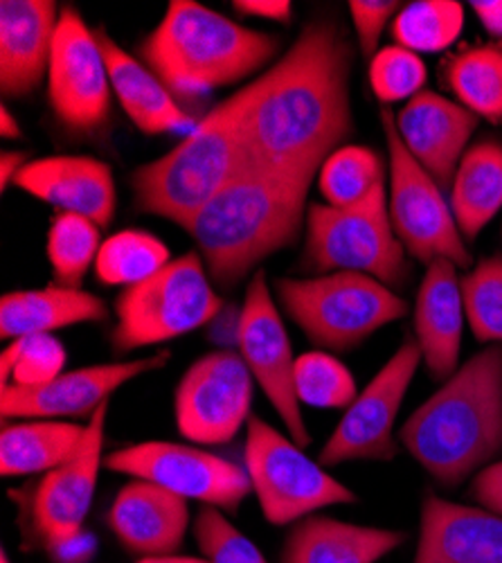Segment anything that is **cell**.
I'll return each mask as SVG.
<instances>
[{"instance_id":"1","label":"cell","mask_w":502,"mask_h":563,"mask_svg":"<svg viewBox=\"0 0 502 563\" xmlns=\"http://www.w3.org/2000/svg\"><path fill=\"white\" fill-rule=\"evenodd\" d=\"M354 45L334 21H311L282 62L257 77L244 115L250 167L309 183L354 133Z\"/></svg>"},{"instance_id":"2","label":"cell","mask_w":502,"mask_h":563,"mask_svg":"<svg viewBox=\"0 0 502 563\" xmlns=\"http://www.w3.org/2000/svg\"><path fill=\"white\" fill-rule=\"evenodd\" d=\"M399 442L444 487L502 455V345L471 356L408 417Z\"/></svg>"},{"instance_id":"3","label":"cell","mask_w":502,"mask_h":563,"mask_svg":"<svg viewBox=\"0 0 502 563\" xmlns=\"http://www.w3.org/2000/svg\"><path fill=\"white\" fill-rule=\"evenodd\" d=\"M309 187L248 167L186 225L219 287H235L257 264L298 240Z\"/></svg>"},{"instance_id":"4","label":"cell","mask_w":502,"mask_h":563,"mask_svg":"<svg viewBox=\"0 0 502 563\" xmlns=\"http://www.w3.org/2000/svg\"><path fill=\"white\" fill-rule=\"evenodd\" d=\"M278 48V36L244 27L197 0H171L165 19L138 45V55L176 102H192L246 79Z\"/></svg>"},{"instance_id":"5","label":"cell","mask_w":502,"mask_h":563,"mask_svg":"<svg viewBox=\"0 0 502 563\" xmlns=\"http://www.w3.org/2000/svg\"><path fill=\"white\" fill-rule=\"evenodd\" d=\"M257 79L221 102L165 156L131 174L133 206L186 228L225 185L250 167L244 145V115Z\"/></svg>"},{"instance_id":"6","label":"cell","mask_w":502,"mask_h":563,"mask_svg":"<svg viewBox=\"0 0 502 563\" xmlns=\"http://www.w3.org/2000/svg\"><path fill=\"white\" fill-rule=\"evenodd\" d=\"M276 291L287 316L317 350L349 352L408 313L403 298L362 273L280 277Z\"/></svg>"},{"instance_id":"7","label":"cell","mask_w":502,"mask_h":563,"mask_svg":"<svg viewBox=\"0 0 502 563\" xmlns=\"http://www.w3.org/2000/svg\"><path fill=\"white\" fill-rule=\"evenodd\" d=\"M302 260L309 271L362 273L386 287H403L413 268L390 221L386 180L356 206H311Z\"/></svg>"},{"instance_id":"8","label":"cell","mask_w":502,"mask_h":563,"mask_svg":"<svg viewBox=\"0 0 502 563\" xmlns=\"http://www.w3.org/2000/svg\"><path fill=\"white\" fill-rule=\"evenodd\" d=\"M221 307L201 257L188 253L118 296L113 350L126 354L186 336L214 320Z\"/></svg>"},{"instance_id":"9","label":"cell","mask_w":502,"mask_h":563,"mask_svg":"<svg viewBox=\"0 0 502 563\" xmlns=\"http://www.w3.org/2000/svg\"><path fill=\"white\" fill-rule=\"evenodd\" d=\"M246 472L264 519L272 526L298 523L317 509L356 503V494L304 455L291 438L257 415L248 419Z\"/></svg>"},{"instance_id":"10","label":"cell","mask_w":502,"mask_h":563,"mask_svg":"<svg viewBox=\"0 0 502 563\" xmlns=\"http://www.w3.org/2000/svg\"><path fill=\"white\" fill-rule=\"evenodd\" d=\"M381 122L390 152L388 212L397 240L410 257L426 266L437 260H448L458 268H469L473 257L442 195V187L403 147L394 115L383 109Z\"/></svg>"},{"instance_id":"11","label":"cell","mask_w":502,"mask_h":563,"mask_svg":"<svg viewBox=\"0 0 502 563\" xmlns=\"http://www.w3.org/2000/svg\"><path fill=\"white\" fill-rule=\"evenodd\" d=\"M104 466L109 472L154 483L180 498L199 500L231 514H237L253 494L246 468L186 444L160 440L131 444L109 453Z\"/></svg>"},{"instance_id":"12","label":"cell","mask_w":502,"mask_h":563,"mask_svg":"<svg viewBox=\"0 0 502 563\" xmlns=\"http://www.w3.org/2000/svg\"><path fill=\"white\" fill-rule=\"evenodd\" d=\"M424 356L417 341H403L392 358L365 386L354 404L345 410L341 424L321 451L323 466L345 462H390L399 446L394 440V421L405 393L413 384Z\"/></svg>"},{"instance_id":"13","label":"cell","mask_w":502,"mask_h":563,"mask_svg":"<svg viewBox=\"0 0 502 563\" xmlns=\"http://www.w3.org/2000/svg\"><path fill=\"white\" fill-rule=\"evenodd\" d=\"M255 377L242 354L221 350L201 356L174 393L178 433L194 444L235 440L250 419Z\"/></svg>"},{"instance_id":"14","label":"cell","mask_w":502,"mask_h":563,"mask_svg":"<svg viewBox=\"0 0 502 563\" xmlns=\"http://www.w3.org/2000/svg\"><path fill=\"white\" fill-rule=\"evenodd\" d=\"M111 92L98 34L66 5L59 12L48 68V104L55 118L72 133H96L109 122Z\"/></svg>"},{"instance_id":"15","label":"cell","mask_w":502,"mask_h":563,"mask_svg":"<svg viewBox=\"0 0 502 563\" xmlns=\"http://www.w3.org/2000/svg\"><path fill=\"white\" fill-rule=\"evenodd\" d=\"M237 347L255 384L264 390L298 446L311 444V433L302 419L295 395V358L282 316L272 302L266 273L257 271L250 279L237 322Z\"/></svg>"},{"instance_id":"16","label":"cell","mask_w":502,"mask_h":563,"mask_svg":"<svg viewBox=\"0 0 502 563\" xmlns=\"http://www.w3.org/2000/svg\"><path fill=\"white\" fill-rule=\"evenodd\" d=\"M109 404L88 419L79 451L45 474L25 503V537L30 543L53 550L83 530L96 498L98 474L104 464L102 446Z\"/></svg>"},{"instance_id":"17","label":"cell","mask_w":502,"mask_h":563,"mask_svg":"<svg viewBox=\"0 0 502 563\" xmlns=\"http://www.w3.org/2000/svg\"><path fill=\"white\" fill-rule=\"evenodd\" d=\"M169 361V352L147 358L90 365L64 372L55 382L38 388L8 386L0 393L3 419H59V417H93L109 397L141 374L160 369Z\"/></svg>"},{"instance_id":"18","label":"cell","mask_w":502,"mask_h":563,"mask_svg":"<svg viewBox=\"0 0 502 563\" xmlns=\"http://www.w3.org/2000/svg\"><path fill=\"white\" fill-rule=\"evenodd\" d=\"M480 118L439 92L422 90L394 118L403 147L446 190Z\"/></svg>"},{"instance_id":"19","label":"cell","mask_w":502,"mask_h":563,"mask_svg":"<svg viewBox=\"0 0 502 563\" xmlns=\"http://www.w3.org/2000/svg\"><path fill=\"white\" fill-rule=\"evenodd\" d=\"M19 190L62 212L81 214L107 228L115 214V180L107 163L90 156L30 161L12 180Z\"/></svg>"},{"instance_id":"20","label":"cell","mask_w":502,"mask_h":563,"mask_svg":"<svg viewBox=\"0 0 502 563\" xmlns=\"http://www.w3.org/2000/svg\"><path fill=\"white\" fill-rule=\"evenodd\" d=\"M59 25L53 0L0 3V90L10 100L32 96L51 68Z\"/></svg>"},{"instance_id":"21","label":"cell","mask_w":502,"mask_h":563,"mask_svg":"<svg viewBox=\"0 0 502 563\" xmlns=\"http://www.w3.org/2000/svg\"><path fill=\"white\" fill-rule=\"evenodd\" d=\"M107 526L131 554H176L190 528V507L186 498L154 483L133 481L118 492Z\"/></svg>"},{"instance_id":"22","label":"cell","mask_w":502,"mask_h":563,"mask_svg":"<svg viewBox=\"0 0 502 563\" xmlns=\"http://www.w3.org/2000/svg\"><path fill=\"white\" fill-rule=\"evenodd\" d=\"M413 563H502V516L426 496Z\"/></svg>"},{"instance_id":"23","label":"cell","mask_w":502,"mask_h":563,"mask_svg":"<svg viewBox=\"0 0 502 563\" xmlns=\"http://www.w3.org/2000/svg\"><path fill=\"white\" fill-rule=\"evenodd\" d=\"M465 327V298L458 266L437 260L426 268L415 302V341L431 377L446 382L458 372Z\"/></svg>"},{"instance_id":"24","label":"cell","mask_w":502,"mask_h":563,"mask_svg":"<svg viewBox=\"0 0 502 563\" xmlns=\"http://www.w3.org/2000/svg\"><path fill=\"white\" fill-rule=\"evenodd\" d=\"M96 34L109 68L111 88L135 126L147 135H188L199 126V122L186 109H180L167 86L143 62L122 51L104 27H98Z\"/></svg>"},{"instance_id":"25","label":"cell","mask_w":502,"mask_h":563,"mask_svg":"<svg viewBox=\"0 0 502 563\" xmlns=\"http://www.w3.org/2000/svg\"><path fill=\"white\" fill-rule=\"evenodd\" d=\"M403 543L401 530L306 516L289 530L280 563H379Z\"/></svg>"},{"instance_id":"26","label":"cell","mask_w":502,"mask_h":563,"mask_svg":"<svg viewBox=\"0 0 502 563\" xmlns=\"http://www.w3.org/2000/svg\"><path fill=\"white\" fill-rule=\"evenodd\" d=\"M107 318L109 309L102 298L62 285L12 291L0 298V336L10 341L51 334L70 324L100 322Z\"/></svg>"},{"instance_id":"27","label":"cell","mask_w":502,"mask_h":563,"mask_svg":"<svg viewBox=\"0 0 502 563\" xmlns=\"http://www.w3.org/2000/svg\"><path fill=\"white\" fill-rule=\"evenodd\" d=\"M502 208V143L480 140L462 156L450 185V210L473 242Z\"/></svg>"},{"instance_id":"28","label":"cell","mask_w":502,"mask_h":563,"mask_svg":"<svg viewBox=\"0 0 502 563\" xmlns=\"http://www.w3.org/2000/svg\"><path fill=\"white\" fill-rule=\"evenodd\" d=\"M86 424L72 421H19L0 433V474L5 478L48 474L68 462L81 446Z\"/></svg>"},{"instance_id":"29","label":"cell","mask_w":502,"mask_h":563,"mask_svg":"<svg viewBox=\"0 0 502 563\" xmlns=\"http://www.w3.org/2000/svg\"><path fill=\"white\" fill-rule=\"evenodd\" d=\"M442 86L467 111L502 126V41L467 45L439 64Z\"/></svg>"},{"instance_id":"30","label":"cell","mask_w":502,"mask_h":563,"mask_svg":"<svg viewBox=\"0 0 502 563\" xmlns=\"http://www.w3.org/2000/svg\"><path fill=\"white\" fill-rule=\"evenodd\" d=\"M171 262L169 249L145 230H122L107 242L96 260L102 285L133 287L149 279Z\"/></svg>"},{"instance_id":"31","label":"cell","mask_w":502,"mask_h":563,"mask_svg":"<svg viewBox=\"0 0 502 563\" xmlns=\"http://www.w3.org/2000/svg\"><path fill=\"white\" fill-rule=\"evenodd\" d=\"M465 30V5L455 0H417L399 10L392 21V38L413 53H442Z\"/></svg>"},{"instance_id":"32","label":"cell","mask_w":502,"mask_h":563,"mask_svg":"<svg viewBox=\"0 0 502 563\" xmlns=\"http://www.w3.org/2000/svg\"><path fill=\"white\" fill-rule=\"evenodd\" d=\"M102 249L100 225L81 214L62 212L48 230V262L55 285L79 289L86 271Z\"/></svg>"},{"instance_id":"33","label":"cell","mask_w":502,"mask_h":563,"mask_svg":"<svg viewBox=\"0 0 502 563\" xmlns=\"http://www.w3.org/2000/svg\"><path fill=\"white\" fill-rule=\"evenodd\" d=\"M386 180L381 156L362 145L336 150L321 169V192L334 208H349L368 199L375 187Z\"/></svg>"},{"instance_id":"34","label":"cell","mask_w":502,"mask_h":563,"mask_svg":"<svg viewBox=\"0 0 502 563\" xmlns=\"http://www.w3.org/2000/svg\"><path fill=\"white\" fill-rule=\"evenodd\" d=\"M66 347L53 334H34L12 341L0 356V386L38 388L64 374Z\"/></svg>"},{"instance_id":"35","label":"cell","mask_w":502,"mask_h":563,"mask_svg":"<svg viewBox=\"0 0 502 563\" xmlns=\"http://www.w3.org/2000/svg\"><path fill=\"white\" fill-rule=\"evenodd\" d=\"M295 395L311 408H349L358 397L354 374L327 352H306L295 358Z\"/></svg>"},{"instance_id":"36","label":"cell","mask_w":502,"mask_h":563,"mask_svg":"<svg viewBox=\"0 0 502 563\" xmlns=\"http://www.w3.org/2000/svg\"><path fill=\"white\" fill-rule=\"evenodd\" d=\"M465 313L480 343H502V255L480 260L462 277Z\"/></svg>"},{"instance_id":"37","label":"cell","mask_w":502,"mask_h":563,"mask_svg":"<svg viewBox=\"0 0 502 563\" xmlns=\"http://www.w3.org/2000/svg\"><path fill=\"white\" fill-rule=\"evenodd\" d=\"M426 79L428 70L422 57L397 43L386 45L370 62V86L386 104L413 100L422 92Z\"/></svg>"},{"instance_id":"38","label":"cell","mask_w":502,"mask_h":563,"mask_svg":"<svg viewBox=\"0 0 502 563\" xmlns=\"http://www.w3.org/2000/svg\"><path fill=\"white\" fill-rule=\"evenodd\" d=\"M194 539L210 563H268L261 550L216 507H203L194 519Z\"/></svg>"},{"instance_id":"39","label":"cell","mask_w":502,"mask_h":563,"mask_svg":"<svg viewBox=\"0 0 502 563\" xmlns=\"http://www.w3.org/2000/svg\"><path fill=\"white\" fill-rule=\"evenodd\" d=\"M399 3L394 0H352L349 14L356 30V41L360 55L372 62L379 53V41L386 25L399 14Z\"/></svg>"},{"instance_id":"40","label":"cell","mask_w":502,"mask_h":563,"mask_svg":"<svg viewBox=\"0 0 502 563\" xmlns=\"http://www.w3.org/2000/svg\"><path fill=\"white\" fill-rule=\"evenodd\" d=\"M469 494L478 503V507L502 516V460H495L480 468L471 483Z\"/></svg>"},{"instance_id":"41","label":"cell","mask_w":502,"mask_h":563,"mask_svg":"<svg viewBox=\"0 0 502 563\" xmlns=\"http://www.w3.org/2000/svg\"><path fill=\"white\" fill-rule=\"evenodd\" d=\"M96 550H98L96 537L81 530L79 534H75L68 541L53 548L48 554L55 563H88L90 559H93Z\"/></svg>"},{"instance_id":"42","label":"cell","mask_w":502,"mask_h":563,"mask_svg":"<svg viewBox=\"0 0 502 563\" xmlns=\"http://www.w3.org/2000/svg\"><path fill=\"white\" fill-rule=\"evenodd\" d=\"M233 8L239 14L278 21V23H289L293 14V5L289 0H235Z\"/></svg>"},{"instance_id":"43","label":"cell","mask_w":502,"mask_h":563,"mask_svg":"<svg viewBox=\"0 0 502 563\" xmlns=\"http://www.w3.org/2000/svg\"><path fill=\"white\" fill-rule=\"evenodd\" d=\"M469 8L493 41H502V0H473Z\"/></svg>"},{"instance_id":"44","label":"cell","mask_w":502,"mask_h":563,"mask_svg":"<svg viewBox=\"0 0 502 563\" xmlns=\"http://www.w3.org/2000/svg\"><path fill=\"white\" fill-rule=\"evenodd\" d=\"M27 165L25 154L19 152H3L0 156V185H3V190H8L10 183L16 178V174Z\"/></svg>"},{"instance_id":"45","label":"cell","mask_w":502,"mask_h":563,"mask_svg":"<svg viewBox=\"0 0 502 563\" xmlns=\"http://www.w3.org/2000/svg\"><path fill=\"white\" fill-rule=\"evenodd\" d=\"M135 563H210L205 556H178V554H163V556H141Z\"/></svg>"},{"instance_id":"46","label":"cell","mask_w":502,"mask_h":563,"mask_svg":"<svg viewBox=\"0 0 502 563\" xmlns=\"http://www.w3.org/2000/svg\"><path fill=\"white\" fill-rule=\"evenodd\" d=\"M0 133L5 137H21V126L16 122V118L8 111V107L0 109Z\"/></svg>"},{"instance_id":"47","label":"cell","mask_w":502,"mask_h":563,"mask_svg":"<svg viewBox=\"0 0 502 563\" xmlns=\"http://www.w3.org/2000/svg\"><path fill=\"white\" fill-rule=\"evenodd\" d=\"M0 563H10V556H8V550H3V556H0Z\"/></svg>"}]
</instances>
